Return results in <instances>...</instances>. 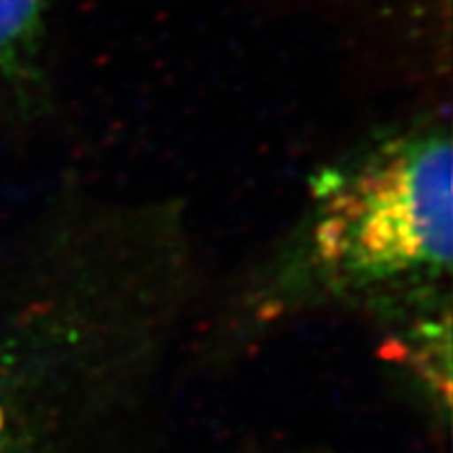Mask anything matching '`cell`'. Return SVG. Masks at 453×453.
I'll return each instance as SVG.
<instances>
[{"mask_svg": "<svg viewBox=\"0 0 453 453\" xmlns=\"http://www.w3.org/2000/svg\"><path fill=\"white\" fill-rule=\"evenodd\" d=\"M331 255L357 275L407 273L451 255V149L447 137L414 142L370 172L352 195Z\"/></svg>", "mask_w": 453, "mask_h": 453, "instance_id": "cell-1", "label": "cell"}, {"mask_svg": "<svg viewBox=\"0 0 453 453\" xmlns=\"http://www.w3.org/2000/svg\"><path fill=\"white\" fill-rule=\"evenodd\" d=\"M49 0H0V74L19 70L35 54Z\"/></svg>", "mask_w": 453, "mask_h": 453, "instance_id": "cell-2", "label": "cell"}]
</instances>
